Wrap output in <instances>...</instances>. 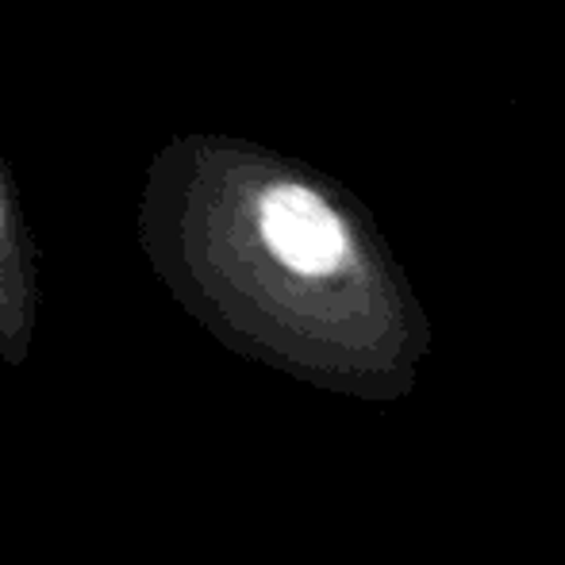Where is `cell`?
Instances as JSON below:
<instances>
[{
  "mask_svg": "<svg viewBox=\"0 0 565 565\" xmlns=\"http://www.w3.org/2000/svg\"><path fill=\"white\" fill-rule=\"evenodd\" d=\"M135 235L166 292L231 354L362 404L419 385L424 320L308 173L216 135H170L142 173Z\"/></svg>",
  "mask_w": 565,
  "mask_h": 565,
  "instance_id": "obj_1",
  "label": "cell"
},
{
  "mask_svg": "<svg viewBox=\"0 0 565 565\" xmlns=\"http://www.w3.org/2000/svg\"><path fill=\"white\" fill-rule=\"evenodd\" d=\"M43 312V269L39 243L23 216L12 166L0 150V362L20 370L35 350Z\"/></svg>",
  "mask_w": 565,
  "mask_h": 565,
  "instance_id": "obj_2",
  "label": "cell"
}]
</instances>
